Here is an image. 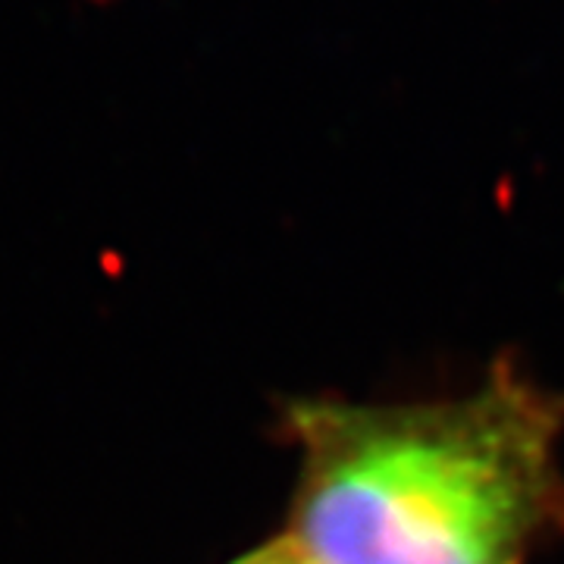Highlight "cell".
Returning <instances> with one entry per match:
<instances>
[{
	"label": "cell",
	"instance_id": "cell-1",
	"mask_svg": "<svg viewBox=\"0 0 564 564\" xmlns=\"http://www.w3.org/2000/svg\"><path fill=\"white\" fill-rule=\"evenodd\" d=\"M307 564H521L564 514V402L499 367L455 402L295 411Z\"/></svg>",
	"mask_w": 564,
	"mask_h": 564
},
{
	"label": "cell",
	"instance_id": "cell-2",
	"mask_svg": "<svg viewBox=\"0 0 564 564\" xmlns=\"http://www.w3.org/2000/svg\"><path fill=\"white\" fill-rule=\"evenodd\" d=\"M236 564H307L302 558V552L295 549V543L285 536V540H276V543L261 545L254 549L251 555H245Z\"/></svg>",
	"mask_w": 564,
	"mask_h": 564
}]
</instances>
